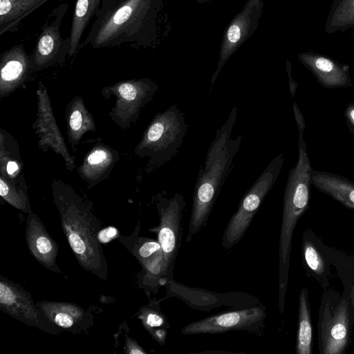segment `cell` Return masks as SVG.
<instances>
[{
    "label": "cell",
    "mask_w": 354,
    "mask_h": 354,
    "mask_svg": "<svg viewBox=\"0 0 354 354\" xmlns=\"http://www.w3.org/2000/svg\"><path fill=\"white\" fill-rule=\"evenodd\" d=\"M53 195L62 228L79 265L106 280L107 263L98 238L100 224L91 203L60 181L53 183Z\"/></svg>",
    "instance_id": "1"
},
{
    "label": "cell",
    "mask_w": 354,
    "mask_h": 354,
    "mask_svg": "<svg viewBox=\"0 0 354 354\" xmlns=\"http://www.w3.org/2000/svg\"><path fill=\"white\" fill-rule=\"evenodd\" d=\"M236 114L235 106L226 122L217 130L198 171L186 236L187 242L206 225L221 187L233 167L234 157L240 149L243 136L231 138Z\"/></svg>",
    "instance_id": "2"
},
{
    "label": "cell",
    "mask_w": 354,
    "mask_h": 354,
    "mask_svg": "<svg viewBox=\"0 0 354 354\" xmlns=\"http://www.w3.org/2000/svg\"><path fill=\"white\" fill-rule=\"evenodd\" d=\"M156 0H117L100 20L94 22L80 49L145 43L155 14Z\"/></svg>",
    "instance_id": "3"
},
{
    "label": "cell",
    "mask_w": 354,
    "mask_h": 354,
    "mask_svg": "<svg viewBox=\"0 0 354 354\" xmlns=\"http://www.w3.org/2000/svg\"><path fill=\"white\" fill-rule=\"evenodd\" d=\"M187 130L185 114L176 104L156 114L135 149L140 158H147V172H151L176 156Z\"/></svg>",
    "instance_id": "4"
},
{
    "label": "cell",
    "mask_w": 354,
    "mask_h": 354,
    "mask_svg": "<svg viewBox=\"0 0 354 354\" xmlns=\"http://www.w3.org/2000/svg\"><path fill=\"white\" fill-rule=\"evenodd\" d=\"M354 308L344 293L323 290L318 313V350L320 354H344L351 344Z\"/></svg>",
    "instance_id": "5"
},
{
    "label": "cell",
    "mask_w": 354,
    "mask_h": 354,
    "mask_svg": "<svg viewBox=\"0 0 354 354\" xmlns=\"http://www.w3.org/2000/svg\"><path fill=\"white\" fill-rule=\"evenodd\" d=\"M283 161V153L273 158L242 197L236 212L224 230L222 245L225 249H230L243 238L265 197L274 185Z\"/></svg>",
    "instance_id": "6"
},
{
    "label": "cell",
    "mask_w": 354,
    "mask_h": 354,
    "mask_svg": "<svg viewBox=\"0 0 354 354\" xmlns=\"http://www.w3.org/2000/svg\"><path fill=\"white\" fill-rule=\"evenodd\" d=\"M159 225L151 230L157 234L163 254L164 274L167 282L174 280L175 261L181 245L183 216L186 205L183 196L176 193L167 198L162 194L156 196Z\"/></svg>",
    "instance_id": "7"
},
{
    "label": "cell",
    "mask_w": 354,
    "mask_h": 354,
    "mask_svg": "<svg viewBox=\"0 0 354 354\" xmlns=\"http://www.w3.org/2000/svg\"><path fill=\"white\" fill-rule=\"evenodd\" d=\"M68 5L62 3L53 9L42 26L37 37L32 60L34 71H41L55 64H62L71 48L70 37L63 38L61 24Z\"/></svg>",
    "instance_id": "8"
},
{
    "label": "cell",
    "mask_w": 354,
    "mask_h": 354,
    "mask_svg": "<svg viewBox=\"0 0 354 354\" xmlns=\"http://www.w3.org/2000/svg\"><path fill=\"white\" fill-rule=\"evenodd\" d=\"M266 317V306L230 310L191 322L181 329V333L217 334L232 330L257 332L264 326Z\"/></svg>",
    "instance_id": "9"
},
{
    "label": "cell",
    "mask_w": 354,
    "mask_h": 354,
    "mask_svg": "<svg viewBox=\"0 0 354 354\" xmlns=\"http://www.w3.org/2000/svg\"><path fill=\"white\" fill-rule=\"evenodd\" d=\"M0 308L17 320L44 332L55 335L62 331L46 317L29 292L3 276L0 277Z\"/></svg>",
    "instance_id": "10"
},
{
    "label": "cell",
    "mask_w": 354,
    "mask_h": 354,
    "mask_svg": "<svg viewBox=\"0 0 354 354\" xmlns=\"http://www.w3.org/2000/svg\"><path fill=\"white\" fill-rule=\"evenodd\" d=\"M107 88H109L108 91L117 97L111 116L122 126L138 118L140 109L153 99L158 86L152 80L145 78L120 82Z\"/></svg>",
    "instance_id": "11"
},
{
    "label": "cell",
    "mask_w": 354,
    "mask_h": 354,
    "mask_svg": "<svg viewBox=\"0 0 354 354\" xmlns=\"http://www.w3.org/2000/svg\"><path fill=\"white\" fill-rule=\"evenodd\" d=\"M261 8V0H249L242 12L231 22L224 37L216 69L211 79L212 86L228 58L252 34L257 27Z\"/></svg>",
    "instance_id": "12"
},
{
    "label": "cell",
    "mask_w": 354,
    "mask_h": 354,
    "mask_svg": "<svg viewBox=\"0 0 354 354\" xmlns=\"http://www.w3.org/2000/svg\"><path fill=\"white\" fill-rule=\"evenodd\" d=\"M37 118L34 127L39 138V147L45 152L48 148H51L55 152L60 154L64 159L68 169L72 171L75 165L56 124L45 87L41 85L37 91Z\"/></svg>",
    "instance_id": "13"
},
{
    "label": "cell",
    "mask_w": 354,
    "mask_h": 354,
    "mask_svg": "<svg viewBox=\"0 0 354 354\" xmlns=\"http://www.w3.org/2000/svg\"><path fill=\"white\" fill-rule=\"evenodd\" d=\"M323 242L312 228L303 232L301 252L305 274L325 290L330 288L332 264L322 250Z\"/></svg>",
    "instance_id": "14"
},
{
    "label": "cell",
    "mask_w": 354,
    "mask_h": 354,
    "mask_svg": "<svg viewBox=\"0 0 354 354\" xmlns=\"http://www.w3.org/2000/svg\"><path fill=\"white\" fill-rule=\"evenodd\" d=\"M26 240L31 254L41 266L53 272L61 273L57 263V244L38 216L32 212L28 214L26 220Z\"/></svg>",
    "instance_id": "15"
},
{
    "label": "cell",
    "mask_w": 354,
    "mask_h": 354,
    "mask_svg": "<svg viewBox=\"0 0 354 354\" xmlns=\"http://www.w3.org/2000/svg\"><path fill=\"white\" fill-rule=\"evenodd\" d=\"M1 96L27 80L33 69L32 55H28L22 44H17L0 56Z\"/></svg>",
    "instance_id": "16"
},
{
    "label": "cell",
    "mask_w": 354,
    "mask_h": 354,
    "mask_svg": "<svg viewBox=\"0 0 354 354\" xmlns=\"http://www.w3.org/2000/svg\"><path fill=\"white\" fill-rule=\"evenodd\" d=\"M37 306L61 330L78 333L87 331L93 316L80 306L68 302L39 301Z\"/></svg>",
    "instance_id": "17"
},
{
    "label": "cell",
    "mask_w": 354,
    "mask_h": 354,
    "mask_svg": "<svg viewBox=\"0 0 354 354\" xmlns=\"http://www.w3.org/2000/svg\"><path fill=\"white\" fill-rule=\"evenodd\" d=\"M116 1L117 0L76 1L69 36L71 48L68 57L75 55L80 50L82 36L90 23L93 24L102 19Z\"/></svg>",
    "instance_id": "18"
},
{
    "label": "cell",
    "mask_w": 354,
    "mask_h": 354,
    "mask_svg": "<svg viewBox=\"0 0 354 354\" xmlns=\"http://www.w3.org/2000/svg\"><path fill=\"white\" fill-rule=\"evenodd\" d=\"M116 155L117 153L108 146H95L80 167V175L89 185L96 184L111 171L118 158Z\"/></svg>",
    "instance_id": "19"
},
{
    "label": "cell",
    "mask_w": 354,
    "mask_h": 354,
    "mask_svg": "<svg viewBox=\"0 0 354 354\" xmlns=\"http://www.w3.org/2000/svg\"><path fill=\"white\" fill-rule=\"evenodd\" d=\"M312 184L320 192L354 210V183L337 174L313 171Z\"/></svg>",
    "instance_id": "20"
},
{
    "label": "cell",
    "mask_w": 354,
    "mask_h": 354,
    "mask_svg": "<svg viewBox=\"0 0 354 354\" xmlns=\"http://www.w3.org/2000/svg\"><path fill=\"white\" fill-rule=\"evenodd\" d=\"M322 250L335 268L343 286V292L350 299L354 308V254L328 246L324 243Z\"/></svg>",
    "instance_id": "21"
},
{
    "label": "cell",
    "mask_w": 354,
    "mask_h": 354,
    "mask_svg": "<svg viewBox=\"0 0 354 354\" xmlns=\"http://www.w3.org/2000/svg\"><path fill=\"white\" fill-rule=\"evenodd\" d=\"M313 328L308 290L303 287L299 295L298 322L295 351L297 354L313 353Z\"/></svg>",
    "instance_id": "22"
},
{
    "label": "cell",
    "mask_w": 354,
    "mask_h": 354,
    "mask_svg": "<svg viewBox=\"0 0 354 354\" xmlns=\"http://www.w3.org/2000/svg\"><path fill=\"white\" fill-rule=\"evenodd\" d=\"M43 0H0V35L17 28Z\"/></svg>",
    "instance_id": "23"
},
{
    "label": "cell",
    "mask_w": 354,
    "mask_h": 354,
    "mask_svg": "<svg viewBox=\"0 0 354 354\" xmlns=\"http://www.w3.org/2000/svg\"><path fill=\"white\" fill-rule=\"evenodd\" d=\"M306 62L312 68L319 83L325 87L337 88L351 84L346 71L328 59L318 57Z\"/></svg>",
    "instance_id": "24"
},
{
    "label": "cell",
    "mask_w": 354,
    "mask_h": 354,
    "mask_svg": "<svg viewBox=\"0 0 354 354\" xmlns=\"http://www.w3.org/2000/svg\"><path fill=\"white\" fill-rule=\"evenodd\" d=\"M94 121L80 97L70 104L68 113V138L71 145L77 144L88 131H95Z\"/></svg>",
    "instance_id": "25"
},
{
    "label": "cell",
    "mask_w": 354,
    "mask_h": 354,
    "mask_svg": "<svg viewBox=\"0 0 354 354\" xmlns=\"http://www.w3.org/2000/svg\"><path fill=\"white\" fill-rule=\"evenodd\" d=\"M139 317L151 337L160 345H164L169 324L160 310L149 306L144 307Z\"/></svg>",
    "instance_id": "26"
},
{
    "label": "cell",
    "mask_w": 354,
    "mask_h": 354,
    "mask_svg": "<svg viewBox=\"0 0 354 354\" xmlns=\"http://www.w3.org/2000/svg\"><path fill=\"white\" fill-rule=\"evenodd\" d=\"M21 181H11L2 177L0 178V195L15 208L27 213L30 212L31 208L27 195L25 184Z\"/></svg>",
    "instance_id": "27"
},
{
    "label": "cell",
    "mask_w": 354,
    "mask_h": 354,
    "mask_svg": "<svg viewBox=\"0 0 354 354\" xmlns=\"http://www.w3.org/2000/svg\"><path fill=\"white\" fill-rule=\"evenodd\" d=\"M135 254L142 266L160 254H163L158 241L149 239H140V243L136 248Z\"/></svg>",
    "instance_id": "28"
},
{
    "label": "cell",
    "mask_w": 354,
    "mask_h": 354,
    "mask_svg": "<svg viewBox=\"0 0 354 354\" xmlns=\"http://www.w3.org/2000/svg\"><path fill=\"white\" fill-rule=\"evenodd\" d=\"M293 111L297 125L299 138H304V132L306 127L304 117L295 102H293Z\"/></svg>",
    "instance_id": "29"
},
{
    "label": "cell",
    "mask_w": 354,
    "mask_h": 354,
    "mask_svg": "<svg viewBox=\"0 0 354 354\" xmlns=\"http://www.w3.org/2000/svg\"><path fill=\"white\" fill-rule=\"evenodd\" d=\"M116 234L117 230L115 227H109L100 230L98 234V238L101 243H106L115 237Z\"/></svg>",
    "instance_id": "30"
},
{
    "label": "cell",
    "mask_w": 354,
    "mask_h": 354,
    "mask_svg": "<svg viewBox=\"0 0 354 354\" xmlns=\"http://www.w3.org/2000/svg\"><path fill=\"white\" fill-rule=\"evenodd\" d=\"M127 351V352L130 354H143L146 353V351L140 347L135 341L133 339H128L126 343Z\"/></svg>",
    "instance_id": "31"
},
{
    "label": "cell",
    "mask_w": 354,
    "mask_h": 354,
    "mask_svg": "<svg viewBox=\"0 0 354 354\" xmlns=\"http://www.w3.org/2000/svg\"><path fill=\"white\" fill-rule=\"evenodd\" d=\"M345 117L348 126L354 131V103H350L346 108Z\"/></svg>",
    "instance_id": "32"
},
{
    "label": "cell",
    "mask_w": 354,
    "mask_h": 354,
    "mask_svg": "<svg viewBox=\"0 0 354 354\" xmlns=\"http://www.w3.org/2000/svg\"><path fill=\"white\" fill-rule=\"evenodd\" d=\"M288 77H289L290 91L291 95H292V97L293 98L295 97V94L296 91L297 89L298 84H297V83L296 82H295L292 80L289 69H288Z\"/></svg>",
    "instance_id": "33"
},
{
    "label": "cell",
    "mask_w": 354,
    "mask_h": 354,
    "mask_svg": "<svg viewBox=\"0 0 354 354\" xmlns=\"http://www.w3.org/2000/svg\"><path fill=\"white\" fill-rule=\"evenodd\" d=\"M49 0H43L39 4V6H37V8H38L39 7H40L41 6H42L43 4H44L46 2H47Z\"/></svg>",
    "instance_id": "34"
},
{
    "label": "cell",
    "mask_w": 354,
    "mask_h": 354,
    "mask_svg": "<svg viewBox=\"0 0 354 354\" xmlns=\"http://www.w3.org/2000/svg\"><path fill=\"white\" fill-rule=\"evenodd\" d=\"M353 4H354V2H353Z\"/></svg>",
    "instance_id": "35"
}]
</instances>
